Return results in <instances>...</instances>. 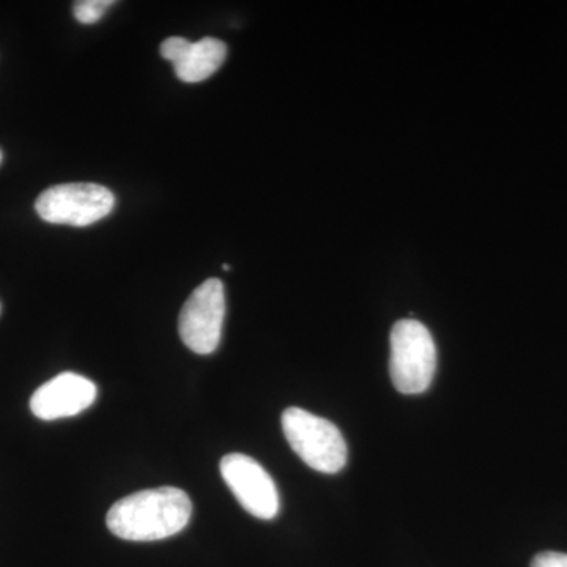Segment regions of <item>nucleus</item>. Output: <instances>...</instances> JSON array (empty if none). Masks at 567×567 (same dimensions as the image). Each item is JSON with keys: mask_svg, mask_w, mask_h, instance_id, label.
I'll return each instance as SVG.
<instances>
[{"mask_svg": "<svg viewBox=\"0 0 567 567\" xmlns=\"http://www.w3.org/2000/svg\"><path fill=\"white\" fill-rule=\"evenodd\" d=\"M192 514V499L182 488H147L118 499L107 513L106 525L121 539L152 543L178 535Z\"/></svg>", "mask_w": 567, "mask_h": 567, "instance_id": "f257e3e1", "label": "nucleus"}, {"mask_svg": "<svg viewBox=\"0 0 567 567\" xmlns=\"http://www.w3.org/2000/svg\"><path fill=\"white\" fill-rule=\"evenodd\" d=\"M390 374L402 394L429 390L436 371V347L431 331L417 320H399L390 336Z\"/></svg>", "mask_w": 567, "mask_h": 567, "instance_id": "f03ea898", "label": "nucleus"}, {"mask_svg": "<svg viewBox=\"0 0 567 567\" xmlns=\"http://www.w3.org/2000/svg\"><path fill=\"white\" fill-rule=\"evenodd\" d=\"M281 423L287 442L306 465L324 475L344 468L347 443L331 421L290 406L282 413Z\"/></svg>", "mask_w": 567, "mask_h": 567, "instance_id": "7ed1b4c3", "label": "nucleus"}, {"mask_svg": "<svg viewBox=\"0 0 567 567\" xmlns=\"http://www.w3.org/2000/svg\"><path fill=\"white\" fill-rule=\"evenodd\" d=\"M115 197L96 183H65L40 194L35 210L43 221L85 227L102 221L114 210Z\"/></svg>", "mask_w": 567, "mask_h": 567, "instance_id": "20e7f679", "label": "nucleus"}, {"mask_svg": "<svg viewBox=\"0 0 567 567\" xmlns=\"http://www.w3.org/2000/svg\"><path fill=\"white\" fill-rule=\"evenodd\" d=\"M226 293L224 284L212 278L200 284L183 305L178 331L183 344L197 354H210L221 342Z\"/></svg>", "mask_w": 567, "mask_h": 567, "instance_id": "39448f33", "label": "nucleus"}, {"mask_svg": "<svg viewBox=\"0 0 567 567\" xmlns=\"http://www.w3.org/2000/svg\"><path fill=\"white\" fill-rule=\"evenodd\" d=\"M219 470L246 513L262 520L278 516V487L259 462L245 454L233 453L221 458Z\"/></svg>", "mask_w": 567, "mask_h": 567, "instance_id": "423d86ee", "label": "nucleus"}, {"mask_svg": "<svg viewBox=\"0 0 567 567\" xmlns=\"http://www.w3.org/2000/svg\"><path fill=\"white\" fill-rule=\"evenodd\" d=\"M96 395L99 388L87 377L63 372L33 393L31 410L39 420H62L80 415L84 410L91 409Z\"/></svg>", "mask_w": 567, "mask_h": 567, "instance_id": "0eeeda50", "label": "nucleus"}, {"mask_svg": "<svg viewBox=\"0 0 567 567\" xmlns=\"http://www.w3.org/2000/svg\"><path fill=\"white\" fill-rule=\"evenodd\" d=\"M226 55L224 41L205 37L189 44L181 61L174 63L175 74L183 82H203L221 69Z\"/></svg>", "mask_w": 567, "mask_h": 567, "instance_id": "6e6552de", "label": "nucleus"}, {"mask_svg": "<svg viewBox=\"0 0 567 567\" xmlns=\"http://www.w3.org/2000/svg\"><path fill=\"white\" fill-rule=\"evenodd\" d=\"M114 3L112 0H81L74 3L73 14L81 24H95Z\"/></svg>", "mask_w": 567, "mask_h": 567, "instance_id": "1a4fd4ad", "label": "nucleus"}, {"mask_svg": "<svg viewBox=\"0 0 567 567\" xmlns=\"http://www.w3.org/2000/svg\"><path fill=\"white\" fill-rule=\"evenodd\" d=\"M192 41L183 39V37H171V39L164 40L159 52L166 61L177 63L188 50Z\"/></svg>", "mask_w": 567, "mask_h": 567, "instance_id": "9d476101", "label": "nucleus"}, {"mask_svg": "<svg viewBox=\"0 0 567 567\" xmlns=\"http://www.w3.org/2000/svg\"><path fill=\"white\" fill-rule=\"evenodd\" d=\"M532 567H567V554L543 551L533 559Z\"/></svg>", "mask_w": 567, "mask_h": 567, "instance_id": "9b49d317", "label": "nucleus"}, {"mask_svg": "<svg viewBox=\"0 0 567 567\" xmlns=\"http://www.w3.org/2000/svg\"><path fill=\"white\" fill-rule=\"evenodd\" d=\"M223 268H224V270H230V267H229V265H227V264H224V265H223Z\"/></svg>", "mask_w": 567, "mask_h": 567, "instance_id": "f8f14e48", "label": "nucleus"}, {"mask_svg": "<svg viewBox=\"0 0 567 567\" xmlns=\"http://www.w3.org/2000/svg\"><path fill=\"white\" fill-rule=\"evenodd\" d=\"M0 163H2V152H0Z\"/></svg>", "mask_w": 567, "mask_h": 567, "instance_id": "ddd939ff", "label": "nucleus"}, {"mask_svg": "<svg viewBox=\"0 0 567 567\" xmlns=\"http://www.w3.org/2000/svg\"><path fill=\"white\" fill-rule=\"evenodd\" d=\"M0 311H2V306H0Z\"/></svg>", "mask_w": 567, "mask_h": 567, "instance_id": "4468645a", "label": "nucleus"}]
</instances>
